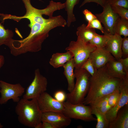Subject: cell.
<instances>
[{"mask_svg": "<svg viewBox=\"0 0 128 128\" xmlns=\"http://www.w3.org/2000/svg\"><path fill=\"white\" fill-rule=\"evenodd\" d=\"M122 79L109 75L106 65L99 69L91 77L89 89L82 103L90 105L119 89Z\"/></svg>", "mask_w": 128, "mask_h": 128, "instance_id": "6da1fadb", "label": "cell"}, {"mask_svg": "<svg viewBox=\"0 0 128 128\" xmlns=\"http://www.w3.org/2000/svg\"><path fill=\"white\" fill-rule=\"evenodd\" d=\"M31 100L23 98L17 103L15 111L18 120L25 126L41 128L42 113L39 108L37 99Z\"/></svg>", "mask_w": 128, "mask_h": 128, "instance_id": "7a4b0ae2", "label": "cell"}, {"mask_svg": "<svg viewBox=\"0 0 128 128\" xmlns=\"http://www.w3.org/2000/svg\"><path fill=\"white\" fill-rule=\"evenodd\" d=\"M74 73L76 81L74 88L66 94L67 101L74 104L82 103L88 92L91 75L85 69L75 68Z\"/></svg>", "mask_w": 128, "mask_h": 128, "instance_id": "3957f363", "label": "cell"}, {"mask_svg": "<svg viewBox=\"0 0 128 128\" xmlns=\"http://www.w3.org/2000/svg\"><path fill=\"white\" fill-rule=\"evenodd\" d=\"M96 48L89 43L85 42L77 37L76 41L70 42L65 50L71 51L73 54L75 68H78L81 67L89 58L91 53Z\"/></svg>", "mask_w": 128, "mask_h": 128, "instance_id": "277c9868", "label": "cell"}, {"mask_svg": "<svg viewBox=\"0 0 128 128\" xmlns=\"http://www.w3.org/2000/svg\"><path fill=\"white\" fill-rule=\"evenodd\" d=\"M63 113L71 119L81 120L85 122L96 121L92 114V108L90 105L83 103L74 104L66 101L63 102Z\"/></svg>", "mask_w": 128, "mask_h": 128, "instance_id": "5b68a950", "label": "cell"}, {"mask_svg": "<svg viewBox=\"0 0 128 128\" xmlns=\"http://www.w3.org/2000/svg\"><path fill=\"white\" fill-rule=\"evenodd\" d=\"M0 88L1 105L6 103L10 99L17 103L25 91L24 87L19 83L12 84L1 80H0Z\"/></svg>", "mask_w": 128, "mask_h": 128, "instance_id": "8992f818", "label": "cell"}, {"mask_svg": "<svg viewBox=\"0 0 128 128\" xmlns=\"http://www.w3.org/2000/svg\"><path fill=\"white\" fill-rule=\"evenodd\" d=\"M48 81L46 78L42 75L39 69L34 71V77L27 87L23 98L28 100L37 98L47 90Z\"/></svg>", "mask_w": 128, "mask_h": 128, "instance_id": "52a82bcc", "label": "cell"}, {"mask_svg": "<svg viewBox=\"0 0 128 128\" xmlns=\"http://www.w3.org/2000/svg\"><path fill=\"white\" fill-rule=\"evenodd\" d=\"M103 8V11L101 13L95 15L103 24L105 31L111 34H114L115 33L116 25L119 16L114 12L109 4L105 3Z\"/></svg>", "mask_w": 128, "mask_h": 128, "instance_id": "ba28073f", "label": "cell"}, {"mask_svg": "<svg viewBox=\"0 0 128 128\" xmlns=\"http://www.w3.org/2000/svg\"><path fill=\"white\" fill-rule=\"evenodd\" d=\"M36 99L39 108L42 113L52 112L63 113V103L57 101L46 91Z\"/></svg>", "mask_w": 128, "mask_h": 128, "instance_id": "9c48e42d", "label": "cell"}, {"mask_svg": "<svg viewBox=\"0 0 128 128\" xmlns=\"http://www.w3.org/2000/svg\"><path fill=\"white\" fill-rule=\"evenodd\" d=\"M119 90L120 95L117 102L105 114L106 118L110 122L115 119L119 110L125 105L128 104V76H126L122 79Z\"/></svg>", "mask_w": 128, "mask_h": 128, "instance_id": "30bf717a", "label": "cell"}, {"mask_svg": "<svg viewBox=\"0 0 128 128\" xmlns=\"http://www.w3.org/2000/svg\"><path fill=\"white\" fill-rule=\"evenodd\" d=\"M42 122H48L53 125L55 128H63L69 126L71 122V119L63 113L57 112L42 113Z\"/></svg>", "mask_w": 128, "mask_h": 128, "instance_id": "8fae6325", "label": "cell"}, {"mask_svg": "<svg viewBox=\"0 0 128 128\" xmlns=\"http://www.w3.org/2000/svg\"><path fill=\"white\" fill-rule=\"evenodd\" d=\"M91 60L96 71L116 59L105 48H97L90 54Z\"/></svg>", "mask_w": 128, "mask_h": 128, "instance_id": "7c38bea8", "label": "cell"}, {"mask_svg": "<svg viewBox=\"0 0 128 128\" xmlns=\"http://www.w3.org/2000/svg\"><path fill=\"white\" fill-rule=\"evenodd\" d=\"M107 33L109 39L104 47L116 60H118L122 58L121 46L123 38L116 33L114 35Z\"/></svg>", "mask_w": 128, "mask_h": 128, "instance_id": "4fadbf2b", "label": "cell"}, {"mask_svg": "<svg viewBox=\"0 0 128 128\" xmlns=\"http://www.w3.org/2000/svg\"><path fill=\"white\" fill-rule=\"evenodd\" d=\"M128 128V104L118 111L115 119L110 122L109 128Z\"/></svg>", "mask_w": 128, "mask_h": 128, "instance_id": "5bb4252c", "label": "cell"}, {"mask_svg": "<svg viewBox=\"0 0 128 128\" xmlns=\"http://www.w3.org/2000/svg\"><path fill=\"white\" fill-rule=\"evenodd\" d=\"M108 73L111 76L120 79L125 78L126 73L122 64L119 60L116 59L108 62L106 64Z\"/></svg>", "mask_w": 128, "mask_h": 128, "instance_id": "9a60e30c", "label": "cell"}, {"mask_svg": "<svg viewBox=\"0 0 128 128\" xmlns=\"http://www.w3.org/2000/svg\"><path fill=\"white\" fill-rule=\"evenodd\" d=\"M73 55L69 51L65 53H56L53 54L50 58L49 63L55 68L62 67L67 62L73 59Z\"/></svg>", "mask_w": 128, "mask_h": 128, "instance_id": "2e32d148", "label": "cell"}, {"mask_svg": "<svg viewBox=\"0 0 128 128\" xmlns=\"http://www.w3.org/2000/svg\"><path fill=\"white\" fill-rule=\"evenodd\" d=\"M73 58L68 61L63 66L64 74L68 82L67 90L70 92L73 90L75 84V75L74 71L75 68Z\"/></svg>", "mask_w": 128, "mask_h": 128, "instance_id": "e0dca14e", "label": "cell"}, {"mask_svg": "<svg viewBox=\"0 0 128 128\" xmlns=\"http://www.w3.org/2000/svg\"><path fill=\"white\" fill-rule=\"evenodd\" d=\"M83 23L77 29L76 34L77 37L86 43H89L96 34L94 29L87 28Z\"/></svg>", "mask_w": 128, "mask_h": 128, "instance_id": "ac0fdd59", "label": "cell"}, {"mask_svg": "<svg viewBox=\"0 0 128 128\" xmlns=\"http://www.w3.org/2000/svg\"><path fill=\"white\" fill-rule=\"evenodd\" d=\"M80 0H66L65 3V10L67 14V26L70 27L71 23L76 21V19L73 13L75 6L78 4Z\"/></svg>", "mask_w": 128, "mask_h": 128, "instance_id": "d6986e66", "label": "cell"}, {"mask_svg": "<svg viewBox=\"0 0 128 128\" xmlns=\"http://www.w3.org/2000/svg\"><path fill=\"white\" fill-rule=\"evenodd\" d=\"M92 114L96 118V128H109L110 122L107 119L105 114L102 113L96 109L92 108Z\"/></svg>", "mask_w": 128, "mask_h": 128, "instance_id": "ffe728a7", "label": "cell"}, {"mask_svg": "<svg viewBox=\"0 0 128 128\" xmlns=\"http://www.w3.org/2000/svg\"><path fill=\"white\" fill-rule=\"evenodd\" d=\"M14 35L12 30L5 29L0 23V46L5 45L8 46L13 39Z\"/></svg>", "mask_w": 128, "mask_h": 128, "instance_id": "44dd1931", "label": "cell"}, {"mask_svg": "<svg viewBox=\"0 0 128 128\" xmlns=\"http://www.w3.org/2000/svg\"><path fill=\"white\" fill-rule=\"evenodd\" d=\"M104 34L103 35H101L96 33L89 43L97 48L105 47L109 37L105 31Z\"/></svg>", "mask_w": 128, "mask_h": 128, "instance_id": "7402d4cb", "label": "cell"}, {"mask_svg": "<svg viewBox=\"0 0 128 128\" xmlns=\"http://www.w3.org/2000/svg\"><path fill=\"white\" fill-rule=\"evenodd\" d=\"M108 95L103 97L90 105L91 108H95L100 112L105 114L110 108L108 104Z\"/></svg>", "mask_w": 128, "mask_h": 128, "instance_id": "603a6c76", "label": "cell"}, {"mask_svg": "<svg viewBox=\"0 0 128 128\" xmlns=\"http://www.w3.org/2000/svg\"><path fill=\"white\" fill-rule=\"evenodd\" d=\"M115 33L124 37L128 36V20L119 17L115 27Z\"/></svg>", "mask_w": 128, "mask_h": 128, "instance_id": "cb8c5ba5", "label": "cell"}, {"mask_svg": "<svg viewBox=\"0 0 128 128\" xmlns=\"http://www.w3.org/2000/svg\"><path fill=\"white\" fill-rule=\"evenodd\" d=\"M120 95L119 89L116 90L108 95V104L111 108L114 106L118 101Z\"/></svg>", "mask_w": 128, "mask_h": 128, "instance_id": "d4e9b609", "label": "cell"}, {"mask_svg": "<svg viewBox=\"0 0 128 128\" xmlns=\"http://www.w3.org/2000/svg\"><path fill=\"white\" fill-rule=\"evenodd\" d=\"M114 12L118 14L120 17L128 20V9L118 6H111Z\"/></svg>", "mask_w": 128, "mask_h": 128, "instance_id": "484cf974", "label": "cell"}, {"mask_svg": "<svg viewBox=\"0 0 128 128\" xmlns=\"http://www.w3.org/2000/svg\"><path fill=\"white\" fill-rule=\"evenodd\" d=\"M101 23L96 18L94 19L91 21L88 22L86 27L90 28H96L99 30L102 33H104L105 32L104 27L102 26Z\"/></svg>", "mask_w": 128, "mask_h": 128, "instance_id": "4316f807", "label": "cell"}, {"mask_svg": "<svg viewBox=\"0 0 128 128\" xmlns=\"http://www.w3.org/2000/svg\"><path fill=\"white\" fill-rule=\"evenodd\" d=\"M105 3L109 4L111 6H118L128 9V0H106Z\"/></svg>", "mask_w": 128, "mask_h": 128, "instance_id": "83f0119b", "label": "cell"}, {"mask_svg": "<svg viewBox=\"0 0 128 128\" xmlns=\"http://www.w3.org/2000/svg\"><path fill=\"white\" fill-rule=\"evenodd\" d=\"M81 68L85 70L91 76L93 75L96 71L92 63L89 58L83 63Z\"/></svg>", "mask_w": 128, "mask_h": 128, "instance_id": "f1b7e54d", "label": "cell"}, {"mask_svg": "<svg viewBox=\"0 0 128 128\" xmlns=\"http://www.w3.org/2000/svg\"><path fill=\"white\" fill-rule=\"evenodd\" d=\"M122 58L128 57V37H124L123 38L121 46Z\"/></svg>", "mask_w": 128, "mask_h": 128, "instance_id": "f546056e", "label": "cell"}, {"mask_svg": "<svg viewBox=\"0 0 128 128\" xmlns=\"http://www.w3.org/2000/svg\"><path fill=\"white\" fill-rule=\"evenodd\" d=\"M54 98L57 101L63 103L66 99V94L63 91L58 90L55 93Z\"/></svg>", "mask_w": 128, "mask_h": 128, "instance_id": "4dcf8cb0", "label": "cell"}, {"mask_svg": "<svg viewBox=\"0 0 128 128\" xmlns=\"http://www.w3.org/2000/svg\"><path fill=\"white\" fill-rule=\"evenodd\" d=\"M82 13L85 16L86 20L88 22H90L94 19L96 18L95 15L87 9H86L84 10Z\"/></svg>", "mask_w": 128, "mask_h": 128, "instance_id": "1f68e13d", "label": "cell"}, {"mask_svg": "<svg viewBox=\"0 0 128 128\" xmlns=\"http://www.w3.org/2000/svg\"><path fill=\"white\" fill-rule=\"evenodd\" d=\"M91 2L97 3L101 6L102 7H103L105 3L103 0H84L80 6V7H82L87 3Z\"/></svg>", "mask_w": 128, "mask_h": 128, "instance_id": "d6a6232c", "label": "cell"}, {"mask_svg": "<svg viewBox=\"0 0 128 128\" xmlns=\"http://www.w3.org/2000/svg\"><path fill=\"white\" fill-rule=\"evenodd\" d=\"M118 60L122 64L127 75L128 76V57L124 58H122Z\"/></svg>", "mask_w": 128, "mask_h": 128, "instance_id": "836d02e7", "label": "cell"}, {"mask_svg": "<svg viewBox=\"0 0 128 128\" xmlns=\"http://www.w3.org/2000/svg\"><path fill=\"white\" fill-rule=\"evenodd\" d=\"M41 128H55V127L50 123L46 121L42 122Z\"/></svg>", "mask_w": 128, "mask_h": 128, "instance_id": "e575fe53", "label": "cell"}, {"mask_svg": "<svg viewBox=\"0 0 128 128\" xmlns=\"http://www.w3.org/2000/svg\"><path fill=\"white\" fill-rule=\"evenodd\" d=\"M5 62V58L2 55H0V69L4 65Z\"/></svg>", "mask_w": 128, "mask_h": 128, "instance_id": "d590c367", "label": "cell"}, {"mask_svg": "<svg viewBox=\"0 0 128 128\" xmlns=\"http://www.w3.org/2000/svg\"><path fill=\"white\" fill-rule=\"evenodd\" d=\"M3 126L0 123V128H3Z\"/></svg>", "mask_w": 128, "mask_h": 128, "instance_id": "8d00e7d4", "label": "cell"}, {"mask_svg": "<svg viewBox=\"0 0 128 128\" xmlns=\"http://www.w3.org/2000/svg\"><path fill=\"white\" fill-rule=\"evenodd\" d=\"M106 0H103L104 1V3H105V1Z\"/></svg>", "mask_w": 128, "mask_h": 128, "instance_id": "74e56055", "label": "cell"}, {"mask_svg": "<svg viewBox=\"0 0 128 128\" xmlns=\"http://www.w3.org/2000/svg\"></svg>", "mask_w": 128, "mask_h": 128, "instance_id": "f35d334b", "label": "cell"}]
</instances>
